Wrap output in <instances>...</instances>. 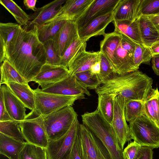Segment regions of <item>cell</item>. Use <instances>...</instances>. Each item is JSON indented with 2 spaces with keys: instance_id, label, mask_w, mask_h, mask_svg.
Masks as SVG:
<instances>
[{
  "instance_id": "6da1fadb",
  "label": "cell",
  "mask_w": 159,
  "mask_h": 159,
  "mask_svg": "<svg viewBox=\"0 0 159 159\" xmlns=\"http://www.w3.org/2000/svg\"><path fill=\"white\" fill-rule=\"evenodd\" d=\"M37 27L27 25L17 30L7 46L6 58L28 82L46 63L45 51Z\"/></svg>"
},
{
  "instance_id": "52a82bcc",
  "label": "cell",
  "mask_w": 159,
  "mask_h": 159,
  "mask_svg": "<svg viewBox=\"0 0 159 159\" xmlns=\"http://www.w3.org/2000/svg\"><path fill=\"white\" fill-rule=\"evenodd\" d=\"M77 143L81 159H109L100 140L83 124L80 123Z\"/></svg>"
},
{
  "instance_id": "f546056e",
  "label": "cell",
  "mask_w": 159,
  "mask_h": 159,
  "mask_svg": "<svg viewBox=\"0 0 159 159\" xmlns=\"http://www.w3.org/2000/svg\"><path fill=\"white\" fill-rule=\"evenodd\" d=\"M66 20H56L37 26L39 40L43 43L49 39H53Z\"/></svg>"
},
{
  "instance_id": "d4e9b609",
  "label": "cell",
  "mask_w": 159,
  "mask_h": 159,
  "mask_svg": "<svg viewBox=\"0 0 159 159\" xmlns=\"http://www.w3.org/2000/svg\"><path fill=\"white\" fill-rule=\"evenodd\" d=\"M26 142H22L0 133V153L9 159H19Z\"/></svg>"
},
{
  "instance_id": "c3c4849f",
  "label": "cell",
  "mask_w": 159,
  "mask_h": 159,
  "mask_svg": "<svg viewBox=\"0 0 159 159\" xmlns=\"http://www.w3.org/2000/svg\"><path fill=\"white\" fill-rule=\"evenodd\" d=\"M89 71L92 75H98L100 72V61L96 62L91 67Z\"/></svg>"
},
{
  "instance_id": "7a4b0ae2",
  "label": "cell",
  "mask_w": 159,
  "mask_h": 159,
  "mask_svg": "<svg viewBox=\"0 0 159 159\" xmlns=\"http://www.w3.org/2000/svg\"><path fill=\"white\" fill-rule=\"evenodd\" d=\"M153 83V79L139 70L124 75L113 73L95 90L98 94L120 95L125 100L144 101Z\"/></svg>"
},
{
  "instance_id": "d6a6232c",
  "label": "cell",
  "mask_w": 159,
  "mask_h": 159,
  "mask_svg": "<svg viewBox=\"0 0 159 159\" xmlns=\"http://www.w3.org/2000/svg\"><path fill=\"white\" fill-rule=\"evenodd\" d=\"M124 112L126 120L129 122L144 115L143 101L125 100Z\"/></svg>"
},
{
  "instance_id": "4fadbf2b",
  "label": "cell",
  "mask_w": 159,
  "mask_h": 159,
  "mask_svg": "<svg viewBox=\"0 0 159 159\" xmlns=\"http://www.w3.org/2000/svg\"><path fill=\"white\" fill-rule=\"evenodd\" d=\"M69 75L68 69L61 65H53L46 63L31 81L38 84L44 89L60 81Z\"/></svg>"
},
{
  "instance_id": "f1b7e54d",
  "label": "cell",
  "mask_w": 159,
  "mask_h": 159,
  "mask_svg": "<svg viewBox=\"0 0 159 159\" xmlns=\"http://www.w3.org/2000/svg\"><path fill=\"white\" fill-rule=\"evenodd\" d=\"M97 109L102 116L112 125L114 110V99L116 95L109 93L98 94Z\"/></svg>"
},
{
  "instance_id": "44dd1931",
  "label": "cell",
  "mask_w": 159,
  "mask_h": 159,
  "mask_svg": "<svg viewBox=\"0 0 159 159\" xmlns=\"http://www.w3.org/2000/svg\"><path fill=\"white\" fill-rule=\"evenodd\" d=\"M114 58V73L122 75L136 70L134 61L133 54L124 48L120 42L115 52Z\"/></svg>"
},
{
  "instance_id": "5bb4252c",
  "label": "cell",
  "mask_w": 159,
  "mask_h": 159,
  "mask_svg": "<svg viewBox=\"0 0 159 159\" xmlns=\"http://www.w3.org/2000/svg\"><path fill=\"white\" fill-rule=\"evenodd\" d=\"M86 42L70 61L68 70L69 74H75L89 70L91 66L96 62L100 61V51L91 52L86 51Z\"/></svg>"
},
{
  "instance_id": "60d3db41",
  "label": "cell",
  "mask_w": 159,
  "mask_h": 159,
  "mask_svg": "<svg viewBox=\"0 0 159 159\" xmlns=\"http://www.w3.org/2000/svg\"><path fill=\"white\" fill-rule=\"evenodd\" d=\"M100 63V72L98 76L102 83V81L109 78L114 72L109 61L101 52Z\"/></svg>"
},
{
  "instance_id": "f35d334b",
  "label": "cell",
  "mask_w": 159,
  "mask_h": 159,
  "mask_svg": "<svg viewBox=\"0 0 159 159\" xmlns=\"http://www.w3.org/2000/svg\"><path fill=\"white\" fill-rule=\"evenodd\" d=\"M46 56V63L53 65H60L61 58L57 53L54 46L53 39L43 43Z\"/></svg>"
},
{
  "instance_id": "8fae6325",
  "label": "cell",
  "mask_w": 159,
  "mask_h": 159,
  "mask_svg": "<svg viewBox=\"0 0 159 159\" xmlns=\"http://www.w3.org/2000/svg\"><path fill=\"white\" fill-rule=\"evenodd\" d=\"M41 90L49 93L77 96L79 99L85 98V94L91 95L88 89L79 82L74 75L70 74L65 79Z\"/></svg>"
},
{
  "instance_id": "5b68a950",
  "label": "cell",
  "mask_w": 159,
  "mask_h": 159,
  "mask_svg": "<svg viewBox=\"0 0 159 159\" xmlns=\"http://www.w3.org/2000/svg\"><path fill=\"white\" fill-rule=\"evenodd\" d=\"M132 139L141 146L159 147V126L145 115L129 122Z\"/></svg>"
},
{
  "instance_id": "e575fe53",
  "label": "cell",
  "mask_w": 159,
  "mask_h": 159,
  "mask_svg": "<svg viewBox=\"0 0 159 159\" xmlns=\"http://www.w3.org/2000/svg\"><path fill=\"white\" fill-rule=\"evenodd\" d=\"M152 55L149 47L142 44L136 43L133 59L136 70H138L141 64L150 65Z\"/></svg>"
},
{
  "instance_id": "484cf974",
  "label": "cell",
  "mask_w": 159,
  "mask_h": 159,
  "mask_svg": "<svg viewBox=\"0 0 159 159\" xmlns=\"http://www.w3.org/2000/svg\"><path fill=\"white\" fill-rule=\"evenodd\" d=\"M144 115L159 126V91L152 87L143 101Z\"/></svg>"
},
{
  "instance_id": "d6986e66",
  "label": "cell",
  "mask_w": 159,
  "mask_h": 159,
  "mask_svg": "<svg viewBox=\"0 0 159 159\" xmlns=\"http://www.w3.org/2000/svg\"><path fill=\"white\" fill-rule=\"evenodd\" d=\"M142 0H120L113 12L114 20H133L141 16Z\"/></svg>"
},
{
  "instance_id": "9a60e30c",
  "label": "cell",
  "mask_w": 159,
  "mask_h": 159,
  "mask_svg": "<svg viewBox=\"0 0 159 159\" xmlns=\"http://www.w3.org/2000/svg\"><path fill=\"white\" fill-rule=\"evenodd\" d=\"M79 37L75 21L66 20L53 39L54 48L57 54L61 58L66 49Z\"/></svg>"
},
{
  "instance_id": "d590c367",
  "label": "cell",
  "mask_w": 159,
  "mask_h": 159,
  "mask_svg": "<svg viewBox=\"0 0 159 159\" xmlns=\"http://www.w3.org/2000/svg\"><path fill=\"white\" fill-rule=\"evenodd\" d=\"M19 159H48L46 149L26 142L20 152Z\"/></svg>"
},
{
  "instance_id": "9c48e42d",
  "label": "cell",
  "mask_w": 159,
  "mask_h": 159,
  "mask_svg": "<svg viewBox=\"0 0 159 159\" xmlns=\"http://www.w3.org/2000/svg\"><path fill=\"white\" fill-rule=\"evenodd\" d=\"M79 124L77 119L64 136L57 140L48 141L46 149L48 159H70Z\"/></svg>"
},
{
  "instance_id": "cb8c5ba5",
  "label": "cell",
  "mask_w": 159,
  "mask_h": 159,
  "mask_svg": "<svg viewBox=\"0 0 159 159\" xmlns=\"http://www.w3.org/2000/svg\"><path fill=\"white\" fill-rule=\"evenodd\" d=\"M100 43V52L105 56L110 63L113 70L114 66V56L122 39L118 33L114 32L106 33Z\"/></svg>"
},
{
  "instance_id": "e0dca14e",
  "label": "cell",
  "mask_w": 159,
  "mask_h": 159,
  "mask_svg": "<svg viewBox=\"0 0 159 159\" xmlns=\"http://www.w3.org/2000/svg\"><path fill=\"white\" fill-rule=\"evenodd\" d=\"M66 0H55L37 8L29 15V25L39 26L49 22L54 18Z\"/></svg>"
},
{
  "instance_id": "8992f818",
  "label": "cell",
  "mask_w": 159,
  "mask_h": 159,
  "mask_svg": "<svg viewBox=\"0 0 159 159\" xmlns=\"http://www.w3.org/2000/svg\"><path fill=\"white\" fill-rule=\"evenodd\" d=\"M19 123L27 143L46 149L48 139L42 116L37 115L34 110H32L25 119L19 121Z\"/></svg>"
},
{
  "instance_id": "4316f807",
  "label": "cell",
  "mask_w": 159,
  "mask_h": 159,
  "mask_svg": "<svg viewBox=\"0 0 159 159\" xmlns=\"http://www.w3.org/2000/svg\"><path fill=\"white\" fill-rule=\"evenodd\" d=\"M139 23L141 39L143 45L150 47L159 40V33L146 16H140Z\"/></svg>"
},
{
  "instance_id": "ffe728a7",
  "label": "cell",
  "mask_w": 159,
  "mask_h": 159,
  "mask_svg": "<svg viewBox=\"0 0 159 159\" xmlns=\"http://www.w3.org/2000/svg\"><path fill=\"white\" fill-rule=\"evenodd\" d=\"M2 89L5 105L10 116L13 120L21 121L26 117V107L23 103L5 84L0 85Z\"/></svg>"
},
{
  "instance_id": "ab89813d",
  "label": "cell",
  "mask_w": 159,
  "mask_h": 159,
  "mask_svg": "<svg viewBox=\"0 0 159 159\" xmlns=\"http://www.w3.org/2000/svg\"><path fill=\"white\" fill-rule=\"evenodd\" d=\"M159 12V0H142L141 16L155 15Z\"/></svg>"
},
{
  "instance_id": "7402d4cb",
  "label": "cell",
  "mask_w": 159,
  "mask_h": 159,
  "mask_svg": "<svg viewBox=\"0 0 159 159\" xmlns=\"http://www.w3.org/2000/svg\"><path fill=\"white\" fill-rule=\"evenodd\" d=\"M139 17L133 20L113 21L114 31L120 34L123 38L130 39L137 43L143 44L139 29Z\"/></svg>"
},
{
  "instance_id": "836d02e7",
  "label": "cell",
  "mask_w": 159,
  "mask_h": 159,
  "mask_svg": "<svg viewBox=\"0 0 159 159\" xmlns=\"http://www.w3.org/2000/svg\"><path fill=\"white\" fill-rule=\"evenodd\" d=\"M0 133L18 141L25 142L19 121L9 120L0 121Z\"/></svg>"
},
{
  "instance_id": "83f0119b",
  "label": "cell",
  "mask_w": 159,
  "mask_h": 159,
  "mask_svg": "<svg viewBox=\"0 0 159 159\" xmlns=\"http://www.w3.org/2000/svg\"><path fill=\"white\" fill-rule=\"evenodd\" d=\"M21 26L16 23H0V62L5 59L7 46Z\"/></svg>"
},
{
  "instance_id": "2e32d148",
  "label": "cell",
  "mask_w": 159,
  "mask_h": 159,
  "mask_svg": "<svg viewBox=\"0 0 159 159\" xmlns=\"http://www.w3.org/2000/svg\"><path fill=\"white\" fill-rule=\"evenodd\" d=\"M94 0H66L56 16L51 21L56 20L75 21L84 13Z\"/></svg>"
},
{
  "instance_id": "277c9868",
  "label": "cell",
  "mask_w": 159,
  "mask_h": 159,
  "mask_svg": "<svg viewBox=\"0 0 159 159\" xmlns=\"http://www.w3.org/2000/svg\"><path fill=\"white\" fill-rule=\"evenodd\" d=\"M78 116L73 107L69 106L43 116L48 141L57 140L66 134Z\"/></svg>"
},
{
  "instance_id": "7dc6e473",
  "label": "cell",
  "mask_w": 159,
  "mask_h": 159,
  "mask_svg": "<svg viewBox=\"0 0 159 159\" xmlns=\"http://www.w3.org/2000/svg\"><path fill=\"white\" fill-rule=\"evenodd\" d=\"M145 16L148 18L159 33V15Z\"/></svg>"
},
{
  "instance_id": "3957f363",
  "label": "cell",
  "mask_w": 159,
  "mask_h": 159,
  "mask_svg": "<svg viewBox=\"0 0 159 159\" xmlns=\"http://www.w3.org/2000/svg\"><path fill=\"white\" fill-rule=\"evenodd\" d=\"M83 124L100 140L109 159H125L123 150L119 146L112 125L105 120L96 109L81 115Z\"/></svg>"
},
{
  "instance_id": "74e56055",
  "label": "cell",
  "mask_w": 159,
  "mask_h": 159,
  "mask_svg": "<svg viewBox=\"0 0 159 159\" xmlns=\"http://www.w3.org/2000/svg\"><path fill=\"white\" fill-rule=\"evenodd\" d=\"M85 42L79 37L75 39L65 51L61 57V66L68 69L69 63L72 58L79 51Z\"/></svg>"
},
{
  "instance_id": "681fc988",
  "label": "cell",
  "mask_w": 159,
  "mask_h": 159,
  "mask_svg": "<svg viewBox=\"0 0 159 159\" xmlns=\"http://www.w3.org/2000/svg\"><path fill=\"white\" fill-rule=\"evenodd\" d=\"M69 159H81L78 151L77 138L75 141L73 146Z\"/></svg>"
},
{
  "instance_id": "ee69618b",
  "label": "cell",
  "mask_w": 159,
  "mask_h": 159,
  "mask_svg": "<svg viewBox=\"0 0 159 159\" xmlns=\"http://www.w3.org/2000/svg\"><path fill=\"white\" fill-rule=\"evenodd\" d=\"M152 149L150 147L141 146L136 159H152Z\"/></svg>"
},
{
  "instance_id": "ba28073f",
  "label": "cell",
  "mask_w": 159,
  "mask_h": 159,
  "mask_svg": "<svg viewBox=\"0 0 159 159\" xmlns=\"http://www.w3.org/2000/svg\"><path fill=\"white\" fill-rule=\"evenodd\" d=\"M35 97L34 110L38 115L45 116L65 107L72 106L79 99L78 97L65 96L44 92L37 88L33 89Z\"/></svg>"
},
{
  "instance_id": "7c38bea8",
  "label": "cell",
  "mask_w": 159,
  "mask_h": 159,
  "mask_svg": "<svg viewBox=\"0 0 159 159\" xmlns=\"http://www.w3.org/2000/svg\"><path fill=\"white\" fill-rule=\"evenodd\" d=\"M120 0H94L75 21L78 30L100 16L113 12Z\"/></svg>"
},
{
  "instance_id": "f6af8a7d",
  "label": "cell",
  "mask_w": 159,
  "mask_h": 159,
  "mask_svg": "<svg viewBox=\"0 0 159 159\" xmlns=\"http://www.w3.org/2000/svg\"><path fill=\"white\" fill-rule=\"evenodd\" d=\"M151 60L152 69L154 73L159 76V54L153 55Z\"/></svg>"
},
{
  "instance_id": "f907efd6",
  "label": "cell",
  "mask_w": 159,
  "mask_h": 159,
  "mask_svg": "<svg viewBox=\"0 0 159 159\" xmlns=\"http://www.w3.org/2000/svg\"><path fill=\"white\" fill-rule=\"evenodd\" d=\"M152 55L159 54V40L149 47Z\"/></svg>"
},
{
  "instance_id": "603a6c76",
  "label": "cell",
  "mask_w": 159,
  "mask_h": 159,
  "mask_svg": "<svg viewBox=\"0 0 159 159\" xmlns=\"http://www.w3.org/2000/svg\"><path fill=\"white\" fill-rule=\"evenodd\" d=\"M7 85L16 96L23 103L25 107L30 110L35 109L34 93L28 84H21L10 82Z\"/></svg>"
},
{
  "instance_id": "30bf717a",
  "label": "cell",
  "mask_w": 159,
  "mask_h": 159,
  "mask_svg": "<svg viewBox=\"0 0 159 159\" xmlns=\"http://www.w3.org/2000/svg\"><path fill=\"white\" fill-rule=\"evenodd\" d=\"M125 99L122 96L119 94L115 97L112 123L118 144L122 150L125 143L132 139L125 118Z\"/></svg>"
},
{
  "instance_id": "1f68e13d",
  "label": "cell",
  "mask_w": 159,
  "mask_h": 159,
  "mask_svg": "<svg viewBox=\"0 0 159 159\" xmlns=\"http://www.w3.org/2000/svg\"><path fill=\"white\" fill-rule=\"evenodd\" d=\"M0 3L13 16L18 24L21 26L28 24L30 18L16 2L12 0H0Z\"/></svg>"
},
{
  "instance_id": "bcb514c9",
  "label": "cell",
  "mask_w": 159,
  "mask_h": 159,
  "mask_svg": "<svg viewBox=\"0 0 159 159\" xmlns=\"http://www.w3.org/2000/svg\"><path fill=\"white\" fill-rule=\"evenodd\" d=\"M37 2V0H24L23 2L26 9L31 10L34 12L37 8L35 6Z\"/></svg>"
},
{
  "instance_id": "7bdbcfd3",
  "label": "cell",
  "mask_w": 159,
  "mask_h": 159,
  "mask_svg": "<svg viewBox=\"0 0 159 159\" xmlns=\"http://www.w3.org/2000/svg\"><path fill=\"white\" fill-rule=\"evenodd\" d=\"M14 120L8 114L4 103L3 93L1 86L0 88V121Z\"/></svg>"
},
{
  "instance_id": "816d5d0a",
  "label": "cell",
  "mask_w": 159,
  "mask_h": 159,
  "mask_svg": "<svg viewBox=\"0 0 159 159\" xmlns=\"http://www.w3.org/2000/svg\"><path fill=\"white\" fill-rule=\"evenodd\" d=\"M155 15H159V12L157 14H155Z\"/></svg>"
},
{
  "instance_id": "8d00e7d4",
  "label": "cell",
  "mask_w": 159,
  "mask_h": 159,
  "mask_svg": "<svg viewBox=\"0 0 159 159\" xmlns=\"http://www.w3.org/2000/svg\"><path fill=\"white\" fill-rule=\"evenodd\" d=\"M74 75L88 89L96 90L102 84L98 75H92L89 70L80 72Z\"/></svg>"
},
{
  "instance_id": "4dcf8cb0",
  "label": "cell",
  "mask_w": 159,
  "mask_h": 159,
  "mask_svg": "<svg viewBox=\"0 0 159 159\" xmlns=\"http://www.w3.org/2000/svg\"><path fill=\"white\" fill-rule=\"evenodd\" d=\"M1 80L0 85L13 82L21 84H28L11 64L6 59L0 67Z\"/></svg>"
},
{
  "instance_id": "ac0fdd59",
  "label": "cell",
  "mask_w": 159,
  "mask_h": 159,
  "mask_svg": "<svg viewBox=\"0 0 159 159\" xmlns=\"http://www.w3.org/2000/svg\"><path fill=\"white\" fill-rule=\"evenodd\" d=\"M113 12L94 19L79 29L80 38L87 41L93 36H104L106 34L105 30L106 27L109 23L113 21Z\"/></svg>"
},
{
  "instance_id": "b9f144b4",
  "label": "cell",
  "mask_w": 159,
  "mask_h": 159,
  "mask_svg": "<svg viewBox=\"0 0 159 159\" xmlns=\"http://www.w3.org/2000/svg\"><path fill=\"white\" fill-rule=\"evenodd\" d=\"M141 146L134 141L130 142L123 150L124 159H136Z\"/></svg>"
}]
</instances>
